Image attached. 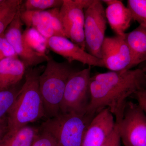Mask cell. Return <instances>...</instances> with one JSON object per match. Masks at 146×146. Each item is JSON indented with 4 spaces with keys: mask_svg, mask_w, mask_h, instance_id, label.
<instances>
[{
    "mask_svg": "<svg viewBox=\"0 0 146 146\" xmlns=\"http://www.w3.org/2000/svg\"><path fill=\"white\" fill-rule=\"evenodd\" d=\"M39 133L36 128L25 126L14 133L7 132L0 140V146H31Z\"/></svg>",
    "mask_w": 146,
    "mask_h": 146,
    "instance_id": "obj_16",
    "label": "cell"
},
{
    "mask_svg": "<svg viewBox=\"0 0 146 146\" xmlns=\"http://www.w3.org/2000/svg\"><path fill=\"white\" fill-rule=\"evenodd\" d=\"M125 37L131 56L130 70L146 61V28L139 25Z\"/></svg>",
    "mask_w": 146,
    "mask_h": 146,
    "instance_id": "obj_15",
    "label": "cell"
},
{
    "mask_svg": "<svg viewBox=\"0 0 146 146\" xmlns=\"http://www.w3.org/2000/svg\"><path fill=\"white\" fill-rule=\"evenodd\" d=\"M84 9L79 0H63L60 14L67 38L85 50Z\"/></svg>",
    "mask_w": 146,
    "mask_h": 146,
    "instance_id": "obj_8",
    "label": "cell"
},
{
    "mask_svg": "<svg viewBox=\"0 0 146 146\" xmlns=\"http://www.w3.org/2000/svg\"><path fill=\"white\" fill-rule=\"evenodd\" d=\"M26 66L18 57L0 61V90L16 86L25 75Z\"/></svg>",
    "mask_w": 146,
    "mask_h": 146,
    "instance_id": "obj_14",
    "label": "cell"
},
{
    "mask_svg": "<svg viewBox=\"0 0 146 146\" xmlns=\"http://www.w3.org/2000/svg\"><path fill=\"white\" fill-rule=\"evenodd\" d=\"M20 11L5 31V36L14 49L18 58L27 68L34 67L47 62L49 56L33 50L27 44L23 36V23L20 18Z\"/></svg>",
    "mask_w": 146,
    "mask_h": 146,
    "instance_id": "obj_9",
    "label": "cell"
},
{
    "mask_svg": "<svg viewBox=\"0 0 146 146\" xmlns=\"http://www.w3.org/2000/svg\"><path fill=\"white\" fill-rule=\"evenodd\" d=\"M44 72L39 76V91L45 117H54L59 114L66 83L74 70L66 62H58L49 58Z\"/></svg>",
    "mask_w": 146,
    "mask_h": 146,
    "instance_id": "obj_3",
    "label": "cell"
},
{
    "mask_svg": "<svg viewBox=\"0 0 146 146\" xmlns=\"http://www.w3.org/2000/svg\"><path fill=\"white\" fill-rule=\"evenodd\" d=\"M107 21L102 1L94 0L84 11L85 49L90 54L100 59Z\"/></svg>",
    "mask_w": 146,
    "mask_h": 146,
    "instance_id": "obj_6",
    "label": "cell"
},
{
    "mask_svg": "<svg viewBox=\"0 0 146 146\" xmlns=\"http://www.w3.org/2000/svg\"><path fill=\"white\" fill-rule=\"evenodd\" d=\"M138 68H140L146 74V61L140 64Z\"/></svg>",
    "mask_w": 146,
    "mask_h": 146,
    "instance_id": "obj_29",
    "label": "cell"
},
{
    "mask_svg": "<svg viewBox=\"0 0 146 146\" xmlns=\"http://www.w3.org/2000/svg\"><path fill=\"white\" fill-rule=\"evenodd\" d=\"M102 1L107 5L106 16L110 27L116 35L124 36L133 20L129 9L121 1L104 0Z\"/></svg>",
    "mask_w": 146,
    "mask_h": 146,
    "instance_id": "obj_13",
    "label": "cell"
},
{
    "mask_svg": "<svg viewBox=\"0 0 146 146\" xmlns=\"http://www.w3.org/2000/svg\"><path fill=\"white\" fill-rule=\"evenodd\" d=\"M63 0H27L25 1V10L45 11L60 8Z\"/></svg>",
    "mask_w": 146,
    "mask_h": 146,
    "instance_id": "obj_21",
    "label": "cell"
},
{
    "mask_svg": "<svg viewBox=\"0 0 146 146\" xmlns=\"http://www.w3.org/2000/svg\"><path fill=\"white\" fill-rule=\"evenodd\" d=\"M125 35L105 38L102 47L101 59L105 68L110 71L129 70L131 56Z\"/></svg>",
    "mask_w": 146,
    "mask_h": 146,
    "instance_id": "obj_10",
    "label": "cell"
},
{
    "mask_svg": "<svg viewBox=\"0 0 146 146\" xmlns=\"http://www.w3.org/2000/svg\"><path fill=\"white\" fill-rule=\"evenodd\" d=\"M116 123L108 108L94 116L87 128L81 146H101L112 132Z\"/></svg>",
    "mask_w": 146,
    "mask_h": 146,
    "instance_id": "obj_12",
    "label": "cell"
},
{
    "mask_svg": "<svg viewBox=\"0 0 146 146\" xmlns=\"http://www.w3.org/2000/svg\"><path fill=\"white\" fill-rule=\"evenodd\" d=\"M117 125L124 146H146V113L137 103L127 102Z\"/></svg>",
    "mask_w": 146,
    "mask_h": 146,
    "instance_id": "obj_7",
    "label": "cell"
},
{
    "mask_svg": "<svg viewBox=\"0 0 146 146\" xmlns=\"http://www.w3.org/2000/svg\"><path fill=\"white\" fill-rule=\"evenodd\" d=\"M91 67L74 71L68 79L60 106L62 113L86 115L90 99Z\"/></svg>",
    "mask_w": 146,
    "mask_h": 146,
    "instance_id": "obj_5",
    "label": "cell"
},
{
    "mask_svg": "<svg viewBox=\"0 0 146 146\" xmlns=\"http://www.w3.org/2000/svg\"><path fill=\"white\" fill-rule=\"evenodd\" d=\"M60 8H54L48 10L54 36H63L67 38L60 18Z\"/></svg>",
    "mask_w": 146,
    "mask_h": 146,
    "instance_id": "obj_23",
    "label": "cell"
},
{
    "mask_svg": "<svg viewBox=\"0 0 146 146\" xmlns=\"http://www.w3.org/2000/svg\"><path fill=\"white\" fill-rule=\"evenodd\" d=\"M35 29L47 39L54 36L48 10L41 11L39 23Z\"/></svg>",
    "mask_w": 146,
    "mask_h": 146,
    "instance_id": "obj_22",
    "label": "cell"
},
{
    "mask_svg": "<svg viewBox=\"0 0 146 146\" xmlns=\"http://www.w3.org/2000/svg\"><path fill=\"white\" fill-rule=\"evenodd\" d=\"M48 47L53 52L67 59L69 63L77 61L90 67H104L101 59L86 52L66 37L52 36L48 39Z\"/></svg>",
    "mask_w": 146,
    "mask_h": 146,
    "instance_id": "obj_11",
    "label": "cell"
},
{
    "mask_svg": "<svg viewBox=\"0 0 146 146\" xmlns=\"http://www.w3.org/2000/svg\"><path fill=\"white\" fill-rule=\"evenodd\" d=\"M31 146H60L54 137L48 132L42 130Z\"/></svg>",
    "mask_w": 146,
    "mask_h": 146,
    "instance_id": "obj_25",
    "label": "cell"
},
{
    "mask_svg": "<svg viewBox=\"0 0 146 146\" xmlns=\"http://www.w3.org/2000/svg\"><path fill=\"white\" fill-rule=\"evenodd\" d=\"M133 96L137 100V103L146 113V89L138 91Z\"/></svg>",
    "mask_w": 146,
    "mask_h": 146,
    "instance_id": "obj_27",
    "label": "cell"
},
{
    "mask_svg": "<svg viewBox=\"0 0 146 146\" xmlns=\"http://www.w3.org/2000/svg\"><path fill=\"white\" fill-rule=\"evenodd\" d=\"M16 57H18V56L13 47L6 39L4 34L0 35V61L9 58Z\"/></svg>",
    "mask_w": 146,
    "mask_h": 146,
    "instance_id": "obj_24",
    "label": "cell"
},
{
    "mask_svg": "<svg viewBox=\"0 0 146 146\" xmlns=\"http://www.w3.org/2000/svg\"><path fill=\"white\" fill-rule=\"evenodd\" d=\"M23 36L27 44L33 50L43 55H47L48 39L34 28H27L23 33Z\"/></svg>",
    "mask_w": 146,
    "mask_h": 146,
    "instance_id": "obj_18",
    "label": "cell"
},
{
    "mask_svg": "<svg viewBox=\"0 0 146 146\" xmlns=\"http://www.w3.org/2000/svg\"><path fill=\"white\" fill-rule=\"evenodd\" d=\"M3 0H0V3Z\"/></svg>",
    "mask_w": 146,
    "mask_h": 146,
    "instance_id": "obj_30",
    "label": "cell"
},
{
    "mask_svg": "<svg viewBox=\"0 0 146 146\" xmlns=\"http://www.w3.org/2000/svg\"><path fill=\"white\" fill-rule=\"evenodd\" d=\"M7 131V124H5L4 121H0V140L4 136Z\"/></svg>",
    "mask_w": 146,
    "mask_h": 146,
    "instance_id": "obj_28",
    "label": "cell"
},
{
    "mask_svg": "<svg viewBox=\"0 0 146 146\" xmlns=\"http://www.w3.org/2000/svg\"><path fill=\"white\" fill-rule=\"evenodd\" d=\"M146 89V74L140 68L100 73L91 77L90 99L86 115L91 117L108 108L119 123L127 99Z\"/></svg>",
    "mask_w": 146,
    "mask_h": 146,
    "instance_id": "obj_1",
    "label": "cell"
},
{
    "mask_svg": "<svg viewBox=\"0 0 146 146\" xmlns=\"http://www.w3.org/2000/svg\"><path fill=\"white\" fill-rule=\"evenodd\" d=\"M93 117L74 112H60L43 123L42 129L51 134L60 146H81L84 133Z\"/></svg>",
    "mask_w": 146,
    "mask_h": 146,
    "instance_id": "obj_4",
    "label": "cell"
},
{
    "mask_svg": "<svg viewBox=\"0 0 146 146\" xmlns=\"http://www.w3.org/2000/svg\"><path fill=\"white\" fill-rule=\"evenodd\" d=\"M127 7L133 20L146 28V0H128Z\"/></svg>",
    "mask_w": 146,
    "mask_h": 146,
    "instance_id": "obj_20",
    "label": "cell"
},
{
    "mask_svg": "<svg viewBox=\"0 0 146 146\" xmlns=\"http://www.w3.org/2000/svg\"><path fill=\"white\" fill-rule=\"evenodd\" d=\"M23 1L3 0L0 3V35L4 33L21 9Z\"/></svg>",
    "mask_w": 146,
    "mask_h": 146,
    "instance_id": "obj_17",
    "label": "cell"
},
{
    "mask_svg": "<svg viewBox=\"0 0 146 146\" xmlns=\"http://www.w3.org/2000/svg\"><path fill=\"white\" fill-rule=\"evenodd\" d=\"M19 90L15 86L0 90V121H4L14 104Z\"/></svg>",
    "mask_w": 146,
    "mask_h": 146,
    "instance_id": "obj_19",
    "label": "cell"
},
{
    "mask_svg": "<svg viewBox=\"0 0 146 146\" xmlns=\"http://www.w3.org/2000/svg\"><path fill=\"white\" fill-rule=\"evenodd\" d=\"M121 142L118 125L116 123L112 132L101 146H121Z\"/></svg>",
    "mask_w": 146,
    "mask_h": 146,
    "instance_id": "obj_26",
    "label": "cell"
},
{
    "mask_svg": "<svg viewBox=\"0 0 146 146\" xmlns=\"http://www.w3.org/2000/svg\"><path fill=\"white\" fill-rule=\"evenodd\" d=\"M39 76L35 71L27 73L23 85L7 116L8 133H14L29 123L45 117L39 91Z\"/></svg>",
    "mask_w": 146,
    "mask_h": 146,
    "instance_id": "obj_2",
    "label": "cell"
}]
</instances>
